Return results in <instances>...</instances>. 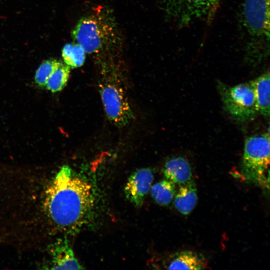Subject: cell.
<instances>
[{"label": "cell", "instance_id": "obj_17", "mask_svg": "<svg viewBox=\"0 0 270 270\" xmlns=\"http://www.w3.org/2000/svg\"><path fill=\"white\" fill-rule=\"evenodd\" d=\"M62 63L56 60L50 59L44 61L36 71L34 80L40 86H46L50 76Z\"/></svg>", "mask_w": 270, "mask_h": 270}, {"label": "cell", "instance_id": "obj_7", "mask_svg": "<svg viewBox=\"0 0 270 270\" xmlns=\"http://www.w3.org/2000/svg\"><path fill=\"white\" fill-rule=\"evenodd\" d=\"M106 115L119 126H126L134 118L130 102L122 88L116 82L106 80L99 84Z\"/></svg>", "mask_w": 270, "mask_h": 270}, {"label": "cell", "instance_id": "obj_10", "mask_svg": "<svg viewBox=\"0 0 270 270\" xmlns=\"http://www.w3.org/2000/svg\"><path fill=\"white\" fill-rule=\"evenodd\" d=\"M162 172L166 180L178 186L192 180L190 165L183 157H174L168 160L164 164Z\"/></svg>", "mask_w": 270, "mask_h": 270}, {"label": "cell", "instance_id": "obj_11", "mask_svg": "<svg viewBox=\"0 0 270 270\" xmlns=\"http://www.w3.org/2000/svg\"><path fill=\"white\" fill-rule=\"evenodd\" d=\"M253 89L258 112L264 117L270 116V72L260 76L249 82Z\"/></svg>", "mask_w": 270, "mask_h": 270}, {"label": "cell", "instance_id": "obj_15", "mask_svg": "<svg viewBox=\"0 0 270 270\" xmlns=\"http://www.w3.org/2000/svg\"><path fill=\"white\" fill-rule=\"evenodd\" d=\"M84 48L77 43L67 44L62 50V57L67 66L72 68L80 67L86 60Z\"/></svg>", "mask_w": 270, "mask_h": 270}, {"label": "cell", "instance_id": "obj_4", "mask_svg": "<svg viewBox=\"0 0 270 270\" xmlns=\"http://www.w3.org/2000/svg\"><path fill=\"white\" fill-rule=\"evenodd\" d=\"M166 17L178 28L213 19L221 0H157Z\"/></svg>", "mask_w": 270, "mask_h": 270}, {"label": "cell", "instance_id": "obj_8", "mask_svg": "<svg viewBox=\"0 0 270 270\" xmlns=\"http://www.w3.org/2000/svg\"><path fill=\"white\" fill-rule=\"evenodd\" d=\"M50 256L46 269L82 270L84 268L76 257L67 237L60 238L46 248Z\"/></svg>", "mask_w": 270, "mask_h": 270}, {"label": "cell", "instance_id": "obj_2", "mask_svg": "<svg viewBox=\"0 0 270 270\" xmlns=\"http://www.w3.org/2000/svg\"><path fill=\"white\" fill-rule=\"evenodd\" d=\"M238 21L245 59L260 63L270 54V0H240Z\"/></svg>", "mask_w": 270, "mask_h": 270}, {"label": "cell", "instance_id": "obj_9", "mask_svg": "<svg viewBox=\"0 0 270 270\" xmlns=\"http://www.w3.org/2000/svg\"><path fill=\"white\" fill-rule=\"evenodd\" d=\"M154 179L153 172L150 168L134 172L129 177L124 188L126 199L134 206H142L151 188Z\"/></svg>", "mask_w": 270, "mask_h": 270}, {"label": "cell", "instance_id": "obj_6", "mask_svg": "<svg viewBox=\"0 0 270 270\" xmlns=\"http://www.w3.org/2000/svg\"><path fill=\"white\" fill-rule=\"evenodd\" d=\"M218 90L228 113L240 122L250 121L258 114L253 89L250 82L232 86L218 82Z\"/></svg>", "mask_w": 270, "mask_h": 270}, {"label": "cell", "instance_id": "obj_5", "mask_svg": "<svg viewBox=\"0 0 270 270\" xmlns=\"http://www.w3.org/2000/svg\"><path fill=\"white\" fill-rule=\"evenodd\" d=\"M269 132L248 137L244 142L242 174L246 180L266 184L270 164Z\"/></svg>", "mask_w": 270, "mask_h": 270}, {"label": "cell", "instance_id": "obj_13", "mask_svg": "<svg viewBox=\"0 0 270 270\" xmlns=\"http://www.w3.org/2000/svg\"><path fill=\"white\" fill-rule=\"evenodd\" d=\"M168 264V270H203L208 268V263L201 254L184 250L174 254Z\"/></svg>", "mask_w": 270, "mask_h": 270}, {"label": "cell", "instance_id": "obj_1", "mask_svg": "<svg viewBox=\"0 0 270 270\" xmlns=\"http://www.w3.org/2000/svg\"><path fill=\"white\" fill-rule=\"evenodd\" d=\"M68 166L47 178H20L8 196L2 242L46 248L70 236L64 204Z\"/></svg>", "mask_w": 270, "mask_h": 270}, {"label": "cell", "instance_id": "obj_14", "mask_svg": "<svg viewBox=\"0 0 270 270\" xmlns=\"http://www.w3.org/2000/svg\"><path fill=\"white\" fill-rule=\"evenodd\" d=\"M150 190L153 200L161 206L169 204L176 192V184L166 179L156 183Z\"/></svg>", "mask_w": 270, "mask_h": 270}, {"label": "cell", "instance_id": "obj_16", "mask_svg": "<svg viewBox=\"0 0 270 270\" xmlns=\"http://www.w3.org/2000/svg\"><path fill=\"white\" fill-rule=\"evenodd\" d=\"M70 73V67L62 63L48 80L46 84L47 89L52 92L61 90L68 82Z\"/></svg>", "mask_w": 270, "mask_h": 270}, {"label": "cell", "instance_id": "obj_3", "mask_svg": "<svg viewBox=\"0 0 270 270\" xmlns=\"http://www.w3.org/2000/svg\"><path fill=\"white\" fill-rule=\"evenodd\" d=\"M72 36L86 53L96 56L120 50L122 46L114 19L102 7L82 17L72 30Z\"/></svg>", "mask_w": 270, "mask_h": 270}, {"label": "cell", "instance_id": "obj_12", "mask_svg": "<svg viewBox=\"0 0 270 270\" xmlns=\"http://www.w3.org/2000/svg\"><path fill=\"white\" fill-rule=\"evenodd\" d=\"M198 198L196 188L194 182L192 180L179 186L174 198V204L179 212L187 215L196 207Z\"/></svg>", "mask_w": 270, "mask_h": 270}]
</instances>
